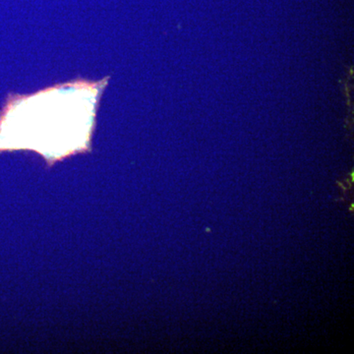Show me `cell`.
<instances>
[{"mask_svg":"<svg viewBox=\"0 0 354 354\" xmlns=\"http://www.w3.org/2000/svg\"><path fill=\"white\" fill-rule=\"evenodd\" d=\"M95 93L71 86L13 102L0 121V150L34 149L48 158L80 150L90 139Z\"/></svg>","mask_w":354,"mask_h":354,"instance_id":"obj_1","label":"cell"}]
</instances>
